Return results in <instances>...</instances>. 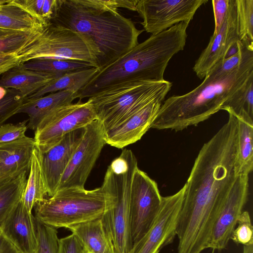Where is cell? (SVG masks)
Segmentation results:
<instances>
[{"mask_svg": "<svg viewBox=\"0 0 253 253\" xmlns=\"http://www.w3.org/2000/svg\"><path fill=\"white\" fill-rule=\"evenodd\" d=\"M227 122L201 148L185 184L176 228L177 253L209 249L212 232L235 174L237 119Z\"/></svg>", "mask_w": 253, "mask_h": 253, "instance_id": "obj_1", "label": "cell"}, {"mask_svg": "<svg viewBox=\"0 0 253 253\" xmlns=\"http://www.w3.org/2000/svg\"><path fill=\"white\" fill-rule=\"evenodd\" d=\"M253 76V48L232 71L221 70L218 63L203 82L191 91L172 95L162 102L151 128L182 130L197 126L221 110L224 103Z\"/></svg>", "mask_w": 253, "mask_h": 253, "instance_id": "obj_2", "label": "cell"}, {"mask_svg": "<svg viewBox=\"0 0 253 253\" xmlns=\"http://www.w3.org/2000/svg\"><path fill=\"white\" fill-rule=\"evenodd\" d=\"M189 23L181 22L151 36L99 70L76 94L82 100L112 86L130 81L165 80L171 58L183 50Z\"/></svg>", "mask_w": 253, "mask_h": 253, "instance_id": "obj_3", "label": "cell"}, {"mask_svg": "<svg viewBox=\"0 0 253 253\" xmlns=\"http://www.w3.org/2000/svg\"><path fill=\"white\" fill-rule=\"evenodd\" d=\"M50 22L83 36L92 50L99 70L136 46L139 35L144 31L119 12H100L77 0H61L56 14Z\"/></svg>", "mask_w": 253, "mask_h": 253, "instance_id": "obj_4", "label": "cell"}, {"mask_svg": "<svg viewBox=\"0 0 253 253\" xmlns=\"http://www.w3.org/2000/svg\"><path fill=\"white\" fill-rule=\"evenodd\" d=\"M136 158L124 149L108 167L101 187L106 207L101 222L115 253H128L132 247L130 236L129 201Z\"/></svg>", "mask_w": 253, "mask_h": 253, "instance_id": "obj_5", "label": "cell"}, {"mask_svg": "<svg viewBox=\"0 0 253 253\" xmlns=\"http://www.w3.org/2000/svg\"><path fill=\"white\" fill-rule=\"evenodd\" d=\"M171 86L172 83L165 80L130 81L107 88L88 99L105 132L151 101H163Z\"/></svg>", "mask_w": 253, "mask_h": 253, "instance_id": "obj_6", "label": "cell"}, {"mask_svg": "<svg viewBox=\"0 0 253 253\" xmlns=\"http://www.w3.org/2000/svg\"><path fill=\"white\" fill-rule=\"evenodd\" d=\"M106 207L101 187L92 190L67 188L37 204L35 218L55 228L68 227L100 217Z\"/></svg>", "mask_w": 253, "mask_h": 253, "instance_id": "obj_7", "label": "cell"}, {"mask_svg": "<svg viewBox=\"0 0 253 253\" xmlns=\"http://www.w3.org/2000/svg\"><path fill=\"white\" fill-rule=\"evenodd\" d=\"M21 64L38 59L79 61L96 68L92 50L79 33L50 22L19 55Z\"/></svg>", "mask_w": 253, "mask_h": 253, "instance_id": "obj_8", "label": "cell"}, {"mask_svg": "<svg viewBox=\"0 0 253 253\" xmlns=\"http://www.w3.org/2000/svg\"><path fill=\"white\" fill-rule=\"evenodd\" d=\"M97 120L92 104L79 100L56 107L47 114L37 126L34 133L36 147L44 153L58 143L66 134L85 127Z\"/></svg>", "mask_w": 253, "mask_h": 253, "instance_id": "obj_9", "label": "cell"}, {"mask_svg": "<svg viewBox=\"0 0 253 253\" xmlns=\"http://www.w3.org/2000/svg\"><path fill=\"white\" fill-rule=\"evenodd\" d=\"M162 197L156 182L137 168L132 178L129 201L132 246L152 226L161 208Z\"/></svg>", "mask_w": 253, "mask_h": 253, "instance_id": "obj_10", "label": "cell"}, {"mask_svg": "<svg viewBox=\"0 0 253 253\" xmlns=\"http://www.w3.org/2000/svg\"><path fill=\"white\" fill-rule=\"evenodd\" d=\"M84 128L83 138L72 155L57 191L67 188H84L86 181L106 144L105 131L99 120L93 121Z\"/></svg>", "mask_w": 253, "mask_h": 253, "instance_id": "obj_11", "label": "cell"}, {"mask_svg": "<svg viewBox=\"0 0 253 253\" xmlns=\"http://www.w3.org/2000/svg\"><path fill=\"white\" fill-rule=\"evenodd\" d=\"M208 0H138L136 11L144 31L156 35L181 22L190 23Z\"/></svg>", "mask_w": 253, "mask_h": 253, "instance_id": "obj_12", "label": "cell"}, {"mask_svg": "<svg viewBox=\"0 0 253 253\" xmlns=\"http://www.w3.org/2000/svg\"><path fill=\"white\" fill-rule=\"evenodd\" d=\"M185 184L175 194L162 197L160 210L149 230L128 253H159L176 236V228L183 202Z\"/></svg>", "mask_w": 253, "mask_h": 253, "instance_id": "obj_13", "label": "cell"}, {"mask_svg": "<svg viewBox=\"0 0 253 253\" xmlns=\"http://www.w3.org/2000/svg\"><path fill=\"white\" fill-rule=\"evenodd\" d=\"M249 194V175L237 176L214 226L209 249L222 251L227 248L238 219L243 211Z\"/></svg>", "mask_w": 253, "mask_h": 253, "instance_id": "obj_14", "label": "cell"}, {"mask_svg": "<svg viewBox=\"0 0 253 253\" xmlns=\"http://www.w3.org/2000/svg\"><path fill=\"white\" fill-rule=\"evenodd\" d=\"M240 41L237 25L235 0H229L228 11L219 30L213 33L207 46L196 61L193 70L203 79L217 63L223 61L228 49Z\"/></svg>", "mask_w": 253, "mask_h": 253, "instance_id": "obj_15", "label": "cell"}, {"mask_svg": "<svg viewBox=\"0 0 253 253\" xmlns=\"http://www.w3.org/2000/svg\"><path fill=\"white\" fill-rule=\"evenodd\" d=\"M163 102L160 100L151 101L105 131L106 144L122 149L140 140L151 128Z\"/></svg>", "mask_w": 253, "mask_h": 253, "instance_id": "obj_16", "label": "cell"}, {"mask_svg": "<svg viewBox=\"0 0 253 253\" xmlns=\"http://www.w3.org/2000/svg\"><path fill=\"white\" fill-rule=\"evenodd\" d=\"M84 127L68 133L50 149L44 153L41 152L42 169L49 197L57 192L72 155L83 138Z\"/></svg>", "mask_w": 253, "mask_h": 253, "instance_id": "obj_17", "label": "cell"}, {"mask_svg": "<svg viewBox=\"0 0 253 253\" xmlns=\"http://www.w3.org/2000/svg\"><path fill=\"white\" fill-rule=\"evenodd\" d=\"M35 221V217L28 211L21 200L0 224V230L20 253H36Z\"/></svg>", "mask_w": 253, "mask_h": 253, "instance_id": "obj_18", "label": "cell"}, {"mask_svg": "<svg viewBox=\"0 0 253 253\" xmlns=\"http://www.w3.org/2000/svg\"><path fill=\"white\" fill-rule=\"evenodd\" d=\"M35 147L34 138L27 136L0 144V187L21 173L29 172Z\"/></svg>", "mask_w": 253, "mask_h": 253, "instance_id": "obj_19", "label": "cell"}, {"mask_svg": "<svg viewBox=\"0 0 253 253\" xmlns=\"http://www.w3.org/2000/svg\"><path fill=\"white\" fill-rule=\"evenodd\" d=\"M63 75L29 70L20 64L2 75L0 86L18 90L26 99Z\"/></svg>", "mask_w": 253, "mask_h": 253, "instance_id": "obj_20", "label": "cell"}, {"mask_svg": "<svg viewBox=\"0 0 253 253\" xmlns=\"http://www.w3.org/2000/svg\"><path fill=\"white\" fill-rule=\"evenodd\" d=\"M77 99L76 94L68 91H59L35 99H25L17 112L28 115V128L35 130L42 119L60 106L71 103Z\"/></svg>", "mask_w": 253, "mask_h": 253, "instance_id": "obj_21", "label": "cell"}, {"mask_svg": "<svg viewBox=\"0 0 253 253\" xmlns=\"http://www.w3.org/2000/svg\"><path fill=\"white\" fill-rule=\"evenodd\" d=\"M87 253H115L100 217L69 226Z\"/></svg>", "mask_w": 253, "mask_h": 253, "instance_id": "obj_22", "label": "cell"}, {"mask_svg": "<svg viewBox=\"0 0 253 253\" xmlns=\"http://www.w3.org/2000/svg\"><path fill=\"white\" fill-rule=\"evenodd\" d=\"M47 195L42 166L41 153L35 147L32 155L28 177L21 201L30 213Z\"/></svg>", "mask_w": 253, "mask_h": 253, "instance_id": "obj_23", "label": "cell"}, {"mask_svg": "<svg viewBox=\"0 0 253 253\" xmlns=\"http://www.w3.org/2000/svg\"><path fill=\"white\" fill-rule=\"evenodd\" d=\"M237 119L235 174L236 176L249 175L253 169V123Z\"/></svg>", "mask_w": 253, "mask_h": 253, "instance_id": "obj_24", "label": "cell"}, {"mask_svg": "<svg viewBox=\"0 0 253 253\" xmlns=\"http://www.w3.org/2000/svg\"><path fill=\"white\" fill-rule=\"evenodd\" d=\"M99 71L95 67H89L68 72L52 81L48 84L26 99H35L59 91H68L76 94Z\"/></svg>", "mask_w": 253, "mask_h": 253, "instance_id": "obj_25", "label": "cell"}, {"mask_svg": "<svg viewBox=\"0 0 253 253\" xmlns=\"http://www.w3.org/2000/svg\"><path fill=\"white\" fill-rule=\"evenodd\" d=\"M35 17L9 0L0 5V28L35 32H42L48 24Z\"/></svg>", "mask_w": 253, "mask_h": 253, "instance_id": "obj_26", "label": "cell"}, {"mask_svg": "<svg viewBox=\"0 0 253 253\" xmlns=\"http://www.w3.org/2000/svg\"><path fill=\"white\" fill-rule=\"evenodd\" d=\"M221 110L253 123V76L226 101Z\"/></svg>", "mask_w": 253, "mask_h": 253, "instance_id": "obj_27", "label": "cell"}, {"mask_svg": "<svg viewBox=\"0 0 253 253\" xmlns=\"http://www.w3.org/2000/svg\"><path fill=\"white\" fill-rule=\"evenodd\" d=\"M28 173L23 172L0 187V225L21 201Z\"/></svg>", "mask_w": 253, "mask_h": 253, "instance_id": "obj_28", "label": "cell"}, {"mask_svg": "<svg viewBox=\"0 0 253 253\" xmlns=\"http://www.w3.org/2000/svg\"><path fill=\"white\" fill-rule=\"evenodd\" d=\"M42 32L23 31L0 28V55H19Z\"/></svg>", "mask_w": 253, "mask_h": 253, "instance_id": "obj_29", "label": "cell"}, {"mask_svg": "<svg viewBox=\"0 0 253 253\" xmlns=\"http://www.w3.org/2000/svg\"><path fill=\"white\" fill-rule=\"evenodd\" d=\"M21 65L29 70L62 74L92 67L90 64L81 61L52 59H34Z\"/></svg>", "mask_w": 253, "mask_h": 253, "instance_id": "obj_30", "label": "cell"}, {"mask_svg": "<svg viewBox=\"0 0 253 253\" xmlns=\"http://www.w3.org/2000/svg\"><path fill=\"white\" fill-rule=\"evenodd\" d=\"M240 41L253 44V0H235Z\"/></svg>", "mask_w": 253, "mask_h": 253, "instance_id": "obj_31", "label": "cell"}, {"mask_svg": "<svg viewBox=\"0 0 253 253\" xmlns=\"http://www.w3.org/2000/svg\"><path fill=\"white\" fill-rule=\"evenodd\" d=\"M60 1L61 0H12L13 3L47 24L50 23L55 17Z\"/></svg>", "mask_w": 253, "mask_h": 253, "instance_id": "obj_32", "label": "cell"}, {"mask_svg": "<svg viewBox=\"0 0 253 253\" xmlns=\"http://www.w3.org/2000/svg\"><path fill=\"white\" fill-rule=\"evenodd\" d=\"M25 100L19 91L0 86V126L17 114Z\"/></svg>", "mask_w": 253, "mask_h": 253, "instance_id": "obj_33", "label": "cell"}, {"mask_svg": "<svg viewBox=\"0 0 253 253\" xmlns=\"http://www.w3.org/2000/svg\"><path fill=\"white\" fill-rule=\"evenodd\" d=\"M38 242L36 253H58V240L56 228L44 224L36 218Z\"/></svg>", "mask_w": 253, "mask_h": 253, "instance_id": "obj_34", "label": "cell"}, {"mask_svg": "<svg viewBox=\"0 0 253 253\" xmlns=\"http://www.w3.org/2000/svg\"><path fill=\"white\" fill-rule=\"evenodd\" d=\"M83 5L100 12L118 13L119 8L136 11L138 0H77Z\"/></svg>", "mask_w": 253, "mask_h": 253, "instance_id": "obj_35", "label": "cell"}, {"mask_svg": "<svg viewBox=\"0 0 253 253\" xmlns=\"http://www.w3.org/2000/svg\"><path fill=\"white\" fill-rule=\"evenodd\" d=\"M230 239L237 245H253V227L248 211H243L239 216Z\"/></svg>", "mask_w": 253, "mask_h": 253, "instance_id": "obj_36", "label": "cell"}, {"mask_svg": "<svg viewBox=\"0 0 253 253\" xmlns=\"http://www.w3.org/2000/svg\"><path fill=\"white\" fill-rule=\"evenodd\" d=\"M28 120L13 124H3L0 126V144L9 142L25 136Z\"/></svg>", "mask_w": 253, "mask_h": 253, "instance_id": "obj_37", "label": "cell"}, {"mask_svg": "<svg viewBox=\"0 0 253 253\" xmlns=\"http://www.w3.org/2000/svg\"><path fill=\"white\" fill-rule=\"evenodd\" d=\"M58 253H85L77 237L73 234L59 239Z\"/></svg>", "mask_w": 253, "mask_h": 253, "instance_id": "obj_38", "label": "cell"}, {"mask_svg": "<svg viewBox=\"0 0 253 253\" xmlns=\"http://www.w3.org/2000/svg\"><path fill=\"white\" fill-rule=\"evenodd\" d=\"M212 3L215 24L213 33H215L220 29L226 17L229 0H213Z\"/></svg>", "mask_w": 253, "mask_h": 253, "instance_id": "obj_39", "label": "cell"}, {"mask_svg": "<svg viewBox=\"0 0 253 253\" xmlns=\"http://www.w3.org/2000/svg\"><path fill=\"white\" fill-rule=\"evenodd\" d=\"M21 64L20 57L16 54L0 55V75Z\"/></svg>", "mask_w": 253, "mask_h": 253, "instance_id": "obj_40", "label": "cell"}, {"mask_svg": "<svg viewBox=\"0 0 253 253\" xmlns=\"http://www.w3.org/2000/svg\"><path fill=\"white\" fill-rule=\"evenodd\" d=\"M0 253H20L0 231Z\"/></svg>", "mask_w": 253, "mask_h": 253, "instance_id": "obj_41", "label": "cell"}, {"mask_svg": "<svg viewBox=\"0 0 253 253\" xmlns=\"http://www.w3.org/2000/svg\"><path fill=\"white\" fill-rule=\"evenodd\" d=\"M240 49V41L233 44L228 50L225 55L224 59L228 58L239 51Z\"/></svg>", "mask_w": 253, "mask_h": 253, "instance_id": "obj_42", "label": "cell"}, {"mask_svg": "<svg viewBox=\"0 0 253 253\" xmlns=\"http://www.w3.org/2000/svg\"><path fill=\"white\" fill-rule=\"evenodd\" d=\"M242 253H253V245L243 246Z\"/></svg>", "mask_w": 253, "mask_h": 253, "instance_id": "obj_43", "label": "cell"}, {"mask_svg": "<svg viewBox=\"0 0 253 253\" xmlns=\"http://www.w3.org/2000/svg\"><path fill=\"white\" fill-rule=\"evenodd\" d=\"M9 0H0V5L9 2Z\"/></svg>", "mask_w": 253, "mask_h": 253, "instance_id": "obj_44", "label": "cell"}, {"mask_svg": "<svg viewBox=\"0 0 253 253\" xmlns=\"http://www.w3.org/2000/svg\"><path fill=\"white\" fill-rule=\"evenodd\" d=\"M85 253H86V252H85Z\"/></svg>", "mask_w": 253, "mask_h": 253, "instance_id": "obj_45", "label": "cell"}, {"mask_svg": "<svg viewBox=\"0 0 253 253\" xmlns=\"http://www.w3.org/2000/svg\"></svg>", "mask_w": 253, "mask_h": 253, "instance_id": "obj_46", "label": "cell"}]
</instances>
